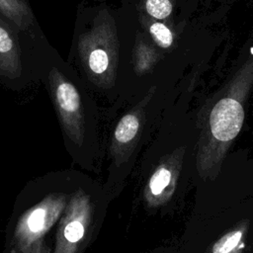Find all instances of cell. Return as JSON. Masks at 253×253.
Here are the masks:
<instances>
[{"instance_id":"cell-1","label":"cell","mask_w":253,"mask_h":253,"mask_svg":"<svg viewBox=\"0 0 253 253\" xmlns=\"http://www.w3.org/2000/svg\"><path fill=\"white\" fill-rule=\"evenodd\" d=\"M126 23L123 6L78 5L68 64L109 117L122 91Z\"/></svg>"},{"instance_id":"cell-2","label":"cell","mask_w":253,"mask_h":253,"mask_svg":"<svg viewBox=\"0 0 253 253\" xmlns=\"http://www.w3.org/2000/svg\"><path fill=\"white\" fill-rule=\"evenodd\" d=\"M38 75L51 100L66 145L75 152L94 146L99 141L101 127L109 125L105 113L48 41L40 48Z\"/></svg>"},{"instance_id":"cell-3","label":"cell","mask_w":253,"mask_h":253,"mask_svg":"<svg viewBox=\"0 0 253 253\" xmlns=\"http://www.w3.org/2000/svg\"><path fill=\"white\" fill-rule=\"evenodd\" d=\"M46 38L35 40L0 14V83L23 91L39 81V54Z\"/></svg>"},{"instance_id":"cell-4","label":"cell","mask_w":253,"mask_h":253,"mask_svg":"<svg viewBox=\"0 0 253 253\" xmlns=\"http://www.w3.org/2000/svg\"><path fill=\"white\" fill-rule=\"evenodd\" d=\"M148 96L123 109L111 123L110 153L116 166L126 163L138 146L145 125Z\"/></svg>"},{"instance_id":"cell-5","label":"cell","mask_w":253,"mask_h":253,"mask_svg":"<svg viewBox=\"0 0 253 253\" xmlns=\"http://www.w3.org/2000/svg\"><path fill=\"white\" fill-rule=\"evenodd\" d=\"M65 208V195L50 194L28 210L19 219L15 228L14 241L19 252L41 240L58 220Z\"/></svg>"},{"instance_id":"cell-6","label":"cell","mask_w":253,"mask_h":253,"mask_svg":"<svg viewBox=\"0 0 253 253\" xmlns=\"http://www.w3.org/2000/svg\"><path fill=\"white\" fill-rule=\"evenodd\" d=\"M92 218L90 197L82 191L72 196L63 211L53 253H77Z\"/></svg>"},{"instance_id":"cell-7","label":"cell","mask_w":253,"mask_h":253,"mask_svg":"<svg viewBox=\"0 0 253 253\" xmlns=\"http://www.w3.org/2000/svg\"><path fill=\"white\" fill-rule=\"evenodd\" d=\"M244 121V111L241 104L232 98L218 101L211 113L210 126L213 139L221 145L224 155L226 144L239 133Z\"/></svg>"},{"instance_id":"cell-8","label":"cell","mask_w":253,"mask_h":253,"mask_svg":"<svg viewBox=\"0 0 253 253\" xmlns=\"http://www.w3.org/2000/svg\"><path fill=\"white\" fill-rule=\"evenodd\" d=\"M181 169L180 157L162 160L150 175L144 189V200L151 208L166 204L174 195Z\"/></svg>"},{"instance_id":"cell-9","label":"cell","mask_w":253,"mask_h":253,"mask_svg":"<svg viewBox=\"0 0 253 253\" xmlns=\"http://www.w3.org/2000/svg\"><path fill=\"white\" fill-rule=\"evenodd\" d=\"M0 14L33 39L45 38L29 0H0Z\"/></svg>"},{"instance_id":"cell-10","label":"cell","mask_w":253,"mask_h":253,"mask_svg":"<svg viewBox=\"0 0 253 253\" xmlns=\"http://www.w3.org/2000/svg\"><path fill=\"white\" fill-rule=\"evenodd\" d=\"M248 221L243 220L219 237L209 253H242L245 248Z\"/></svg>"},{"instance_id":"cell-11","label":"cell","mask_w":253,"mask_h":253,"mask_svg":"<svg viewBox=\"0 0 253 253\" xmlns=\"http://www.w3.org/2000/svg\"><path fill=\"white\" fill-rule=\"evenodd\" d=\"M147 33L153 42L162 48H168L173 43V34L171 30L162 22L153 21L146 26Z\"/></svg>"},{"instance_id":"cell-12","label":"cell","mask_w":253,"mask_h":253,"mask_svg":"<svg viewBox=\"0 0 253 253\" xmlns=\"http://www.w3.org/2000/svg\"><path fill=\"white\" fill-rule=\"evenodd\" d=\"M19 253H48L46 247L44 246V243L42 242V239L37 241L35 244H33L28 249L21 251Z\"/></svg>"}]
</instances>
